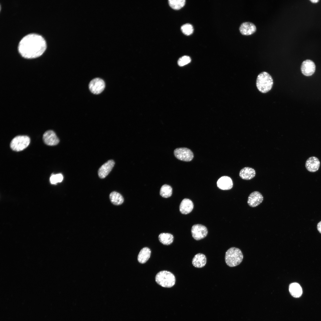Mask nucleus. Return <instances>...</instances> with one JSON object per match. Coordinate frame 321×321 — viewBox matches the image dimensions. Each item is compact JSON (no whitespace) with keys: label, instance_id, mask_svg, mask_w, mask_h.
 <instances>
[{"label":"nucleus","instance_id":"obj_1","mask_svg":"<svg viewBox=\"0 0 321 321\" xmlns=\"http://www.w3.org/2000/svg\"><path fill=\"white\" fill-rule=\"evenodd\" d=\"M46 47L45 40L41 35L30 33L23 37L19 42L18 50L23 57L34 58L41 55Z\"/></svg>","mask_w":321,"mask_h":321},{"label":"nucleus","instance_id":"obj_2","mask_svg":"<svg viewBox=\"0 0 321 321\" xmlns=\"http://www.w3.org/2000/svg\"><path fill=\"white\" fill-rule=\"evenodd\" d=\"M243 259L242 253L238 248L231 247L226 252L225 261L229 267H234L238 265L241 262Z\"/></svg>","mask_w":321,"mask_h":321},{"label":"nucleus","instance_id":"obj_3","mask_svg":"<svg viewBox=\"0 0 321 321\" xmlns=\"http://www.w3.org/2000/svg\"><path fill=\"white\" fill-rule=\"evenodd\" d=\"M256 84L257 89L260 92L266 93L272 89L273 80L270 74L266 72H263L257 76Z\"/></svg>","mask_w":321,"mask_h":321},{"label":"nucleus","instance_id":"obj_4","mask_svg":"<svg viewBox=\"0 0 321 321\" xmlns=\"http://www.w3.org/2000/svg\"><path fill=\"white\" fill-rule=\"evenodd\" d=\"M157 283L161 286L167 288L173 287L175 283V278L174 274L166 270L160 271L155 277Z\"/></svg>","mask_w":321,"mask_h":321},{"label":"nucleus","instance_id":"obj_5","mask_svg":"<svg viewBox=\"0 0 321 321\" xmlns=\"http://www.w3.org/2000/svg\"><path fill=\"white\" fill-rule=\"evenodd\" d=\"M30 139L26 136H18L11 141L10 147L11 149L16 151H22L26 148L30 142Z\"/></svg>","mask_w":321,"mask_h":321},{"label":"nucleus","instance_id":"obj_6","mask_svg":"<svg viewBox=\"0 0 321 321\" xmlns=\"http://www.w3.org/2000/svg\"><path fill=\"white\" fill-rule=\"evenodd\" d=\"M175 156L178 160L188 162L191 161L193 158V154L189 149L185 147L179 148L174 151Z\"/></svg>","mask_w":321,"mask_h":321},{"label":"nucleus","instance_id":"obj_7","mask_svg":"<svg viewBox=\"0 0 321 321\" xmlns=\"http://www.w3.org/2000/svg\"><path fill=\"white\" fill-rule=\"evenodd\" d=\"M191 232L192 237L196 240H199L205 238L207 235V228L201 224L193 225L192 227Z\"/></svg>","mask_w":321,"mask_h":321},{"label":"nucleus","instance_id":"obj_8","mask_svg":"<svg viewBox=\"0 0 321 321\" xmlns=\"http://www.w3.org/2000/svg\"><path fill=\"white\" fill-rule=\"evenodd\" d=\"M105 86L104 81L100 78H96L90 82L89 87L90 91L95 94H99L104 90Z\"/></svg>","mask_w":321,"mask_h":321},{"label":"nucleus","instance_id":"obj_9","mask_svg":"<svg viewBox=\"0 0 321 321\" xmlns=\"http://www.w3.org/2000/svg\"><path fill=\"white\" fill-rule=\"evenodd\" d=\"M263 200V197L262 194L258 191H255L249 195L247 203L250 207H255L260 204Z\"/></svg>","mask_w":321,"mask_h":321},{"label":"nucleus","instance_id":"obj_10","mask_svg":"<svg viewBox=\"0 0 321 321\" xmlns=\"http://www.w3.org/2000/svg\"><path fill=\"white\" fill-rule=\"evenodd\" d=\"M301 70L302 73L305 75L311 76L315 71V64L311 60H306L302 63L301 66Z\"/></svg>","mask_w":321,"mask_h":321},{"label":"nucleus","instance_id":"obj_11","mask_svg":"<svg viewBox=\"0 0 321 321\" xmlns=\"http://www.w3.org/2000/svg\"><path fill=\"white\" fill-rule=\"evenodd\" d=\"M43 139L44 143L48 145H55L59 142V139L56 133L52 130L46 131L43 134Z\"/></svg>","mask_w":321,"mask_h":321},{"label":"nucleus","instance_id":"obj_12","mask_svg":"<svg viewBox=\"0 0 321 321\" xmlns=\"http://www.w3.org/2000/svg\"><path fill=\"white\" fill-rule=\"evenodd\" d=\"M114 164L113 160H110L102 165L98 170V175L99 177L103 179L106 177L112 169Z\"/></svg>","mask_w":321,"mask_h":321},{"label":"nucleus","instance_id":"obj_13","mask_svg":"<svg viewBox=\"0 0 321 321\" xmlns=\"http://www.w3.org/2000/svg\"><path fill=\"white\" fill-rule=\"evenodd\" d=\"M320 165L319 160L317 158L314 156L309 158L306 161L305 164L307 169L311 172L317 171L319 168Z\"/></svg>","mask_w":321,"mask_h":321},{"label":"nucleus","instance_id":"obj_14","mask_svg":"<svg viewBox=\"0 0 321 321\" xmlns=\"http://www.w3.org/2000/svg\"><path fill=\"white\" fill-rule=\"evenodd\" d=\"M217 184L218 187L223 190L230 189L233 185L231 179L227 176H224L220 177L218 180Z\"/></svg>","mask_w":321,"mask_h":321},{"label":"nucleus","instance_id":"obj_15","mask_svg":"<svg viewBox=\"0 0 321 321\" xmlns=\"http://www.w3.org/2000/svg\"><path fill=\"white\" fill-rule=\"evenodd\" d=\"M239 30L242 34L248 35H251L255 32L256 30V28L253 23L246 22L241 24L239 27Z\"/></svg>","mask_w":321,"mask_h":321},{"label":"nucleus","instance_id":"obj_16","mask_svg":"<svg viewBox=\"0 0 321 321\" xmlns=\"http://www.w3.org/2000/svg\"><path fill=\"white\" fill-rule=\"evenodd\" d=\"M193 207L192 202L189 199H185L181 202L179 207L180 211L182 213L187 214L192 211Z\"/></svg>","mask_w":321,"mask_h":321},{"label":"nucleus","instance_id":"obj_17","mask_svg":"<svg viewBox=\"0 0 321 321\" xmlns=\"http://www.w3.org/2000/svg\"><path fill=\"white\" fill-rule=\"evenodd\" d=\"M207 262L206 256L203 254L198 253L195 255L192 260V264L195 267L200 268L204 267Z\"/></svg>","mask_w":321,"mask_h":321},{"label":"nucleus","instance_id":"obj_18","mask_svg":"<svg viewBox=\"0 0 321 321\" xmlns=\"http://www.w3.org/2000/svg\"><path fill=\"white\" fill-rule=\"evenodd\" d=\"M256 172L254 169L249 167H245L242 169L239 173L240 177L243 179L250 180L255 176Z\"/></svg>","mask_w":321,"mask_h":321},{"label":"nucleus","instance_id":"obj_19","mask_svg":"<svg viewBox=\"0 0 321 321\" xmlns=\"http://www.w3.org/2000/svg\"><path fill=\"white\" fill-rule=\"evenodd\" d=\"M289 291L291 295L294 297H300L303 292L302 287L298 283L294 282L290 284Z\"/></svg>","mask_w":321,"mask_h":321},{"label":"nucleus","instance_id":"obj_20","mask_svg":"<svg viewBox=\"0 0 321 321\" xmlns=\"http://www.w3.org/2000/svg\"><path fill=\"white\" fill-rule=\"evenodd\" d=\"M151 253L150 249L145 247L140 251L138 256V260L141 263H145L150 258Z\"/></svg>","mask_w":321,"mask_h":321},{"label":"nucleus","instance_id":"obj_21","mask_svg":"<svg viewBox=\"0 0 321 321\" xmlns=\"http://www.w3.org/2000/svg\"><path fill=\"white\" fill-rule=\"evenodd\" d=\"M159 241L163 244L168 245L171 244L174 240L173 235L169 233H160L158 236Z\"/></svg>","mask_w":321,"mask_h":321},{"label":"nucleus","instance_id":"obj_22","mask_svg":"<svg viewBox=\"0 0 321 321\" xmlns=\"http://www.w3.org/2000/svg\"><path fill=\"white\" fill-rule=\"evenodd\" d=\"M109 198L111 202L115 205L121 204L124 202V199L122 195L115 191H113L110 193Z\"/></svg>","mask_w":321,"mask_h":321},{"label":"nucleus","instance_id":"obj_23","mask_svg":"<svg viewBox=\"0 0 321 321\" xmlns=\"http://www.w3.org/2000/svg\"><path fill=\"white\" fill-rule=\"evenodd\" d=\"M172 189L169 185L164 184L161 187L160 194L162 197L167 198L170 197L172 194Z\"/></svg>","mask_w":321,"mask_h":321},{"label":"nucleus","instance_id":"obj_24","mask_svg":"<svg viewBox=\"0 0 321 321\" xmlns=\"http://www.w3.org/2000/svg\"><path fill=\"white\" fill-rule=\"evenodd\" d=\"M185 0H169V3L173 9L178 10L183 7L185 4Z\"/></svg>","mask_w":321,"mask_h":321},{"label":"nucleus","instance_id":"obj_25","mask_svg":"<svg viewBox=\"0 0 321 321\" xmlns=\"http://www.w3.org/2000/svg\"><path fill=\"white\" fill-rule=\"evenodd\" d=\"M181 29L182 32L186 35L191 34L193 31L192 26L189 23H186L182 26Z\"/></svg>","mask_w":321,"mask_h":321},{"label":"nucleus","instance_id":"obj_26","mask_svg":"<svg viewBox=\"0 0 321 321\" xmlns=\"http://www.w3.org/2000/svg\"><path fill=\"white\" fill-rule=\"evenodd\" d=\"M63 179V176L61 174H53L50 178L51 182L53 184H55L58 182H61Z\"/></svg>","mask_w":321,"mask_h":321},{"label":"nucleus","instance_id":"obj_27","mask_svg":"<svg viewBox=\"0 0 321 321\" xmlns=\"http://www.w3.org/2000/svg\"><path fill=\"white\" fill-rule=\"evenodd\" d=\"M191 61L190 57L187 56H184L180 57L178 61V64L180 66H184Z\"/></svg>","mask_w":321,"mask_h":321},{"label":"nucleus","instance_id":"obj_28","mask_svg":"<svg viewBox=\"0 0 321 321\" xmlns=\"http://www.w3.org/2000/svg\"><path fill=\"white\" fill-rule=\"evenodd\" d=\"M317 227L319 232L321 233V221L318 224Z\"/></svg>","mask_w":321,"mask_h":321},{"label":"nucleus","instance_id":"obj_29","mask_svg":"<svg viewBox=\"0 0 321 321\" xmlns=\"http://www.w3.org/2000/svg\"><path fill=\"white\" fill-rule=\"evenodd\" d=\"M310 1L313 3H317L319 1L318 0H310Z\"/></svg>","mask_w":321,"mask_h":321}]
</instances>
